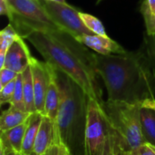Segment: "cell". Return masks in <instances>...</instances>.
Returning <instances> with one entry per match:
<instances>
[{"label": "cell", "mask_w": 155, "mask_h": 155, "mask_svg": "<svg viewBox=\"0 0 155 155\" xmlns=\"http://www.w3.org/2000/svg\"><path fill=\"white\" fill-rule=\"evenodd\" d=\"M18 74L13 70L8 68H2L0 69V89L7 84L8 83L16 79Z\"/></svg>", "instance_id": "obj_24"}, {"label": "cell", "mask_w": 155, "mask_h": 155, "mask_svg": "<svg viewBox=\"0 0 155 155\" xmlns=\"http://www.w3.org/2000/svg\"><path fill=\"white\" fill-rule=\"evenodd\" d=\"M33 57L24 38L19 36L10 45L5 54L4 68H8L17 74H22L31 64Z\"/></svg>", "instance_id": "obj_9"}, {"label": "cell", "mask_w": 155, "mask_h": 155, "mask_svg": "<svg viewBox=\"0 0 155 155\" xmlns=\"http://www.w3.org/2000/svg\"><path fill=\"white\" fill-rule=\"evenodd\" d=\"M68 155H70V154H68Z\"/></svg>", "instance_id": "obj_35"}, {"label": "cell", "mask_w": 155, "mask_h": 155, "mask_svg": "<svg viewBox=\"0 0 155 155\" xmlns=\"http://www.w3.org/2000/svg\"><path fill=\"white\" fill-rule=\"evenodd\" d=\"M43 117L44 115L38 112H35L30 114L27 120V126L25 129L21 153H29V154L34 153V144H35V141Z\"/></svg>", "instance_id": "obj_13"}, {"label": "cell", "mask_w": 155, "mask_h": 155, "mask_svg": "<svg viewBox=\"0 0 155 155\" xmlns=\"http://www.w3.org/2000/svg\"><path fill=\"white\" fill-rule=\"evenodd\" d=\"M55 69L61 103L56 118L60 142L72 153L80 147L84 152V133L89 97L73 79Z\"/></svg>", "instance_id": "obj_3"}, {"label": "cell", "mask_w": 155, "mask_h": 155, "mask_svg": "<svg viewBox=\"0 0 155 155\" xmlns=\"http://www.w3.org/2000/svg\"><path fill=\"white\" fill-rule=\"evenodd\" d=\"M138 155H155V146L149 143H143L138 149H137Z\"/></svg>", "instance_id": "obj_27"}, {"label": "cell", "mask_w": 155, "mask_h": 155, "mask_svg": "<svg viewBox=\"0 0 155 155\" xmlns=\"http://www.w3.org/2000/svg\"><path fill=\"white\" fill-rule=\"evenodd\" d=\"M144 44L143 45L145 46L148 54L151 58V61L153 63V65L155 70V36H148L144 38Z\"/></svg>", "instance_id": "obj_25"}, {"label": "cell", "mask_w": 155, "mask_h": 155, "mask_svg": "<svg viewBox=\"0 0 155 155\" xmlns=\"http://www.w3.org/2000/svg\"><path fill=\"white\" fill-rule=\"evenodd\" d=\"M0 155H17V153L12 148L5 146L0 143Z\"/></svg>", "instance_id": "obj_29"}, {"label": "cell", "mask_w": 155, "mask_h": 155, "mask_svg": "<svg viewBox=\"0 0 155 155\" xmlns=\"http://www.w3.org/2000/svg\"><path fill=\"white\" fill-rule=\"evenodd\" d=\"M0 15H6L9 18L12 15L11 5H9L7 0H0Z\"/></svg>", "instance_id": "obj_28"}, {"label": "cell", "mask_w": 155, "mask_h": 155, "mask_svg": "<svg viewBox=\"0 0 155 155\" xmlns=\"http://www.w3.org/2000/svg\"><path fill=\"white\" fill-rule=\"evenodd\" d=\"M142 132L145 143L155 146V111L148 107H141Z\"/></svg>", "instance_id": "obj_16"}, {"label": "cell", "mask_w": 155, "mask_h": 155, "mask_svg": "<svg viewBox=\"0 0 155 155\" xmlns=\"http://www.w3.org/2000/svg\"><path fill=\"white\" fill-rule=\"evenodd\" d=\"M75 39L100 54H125L128 53V51H126L119 43L110 38L108 35L104 36L94 34H87L79 35Z\"/></svg>", "instance_id": "obj_11"}, {"label": "cell", "mask_w": 155, "mask_h": 155, "mask_svg": "<svg viewBox=\"0 0 155 155\" xmlns=\"http://www.w3.org/2000/svg\"><path fill=\"white\" fill-rule=\"evenodd\" d=\"M140 12L143 17L147 35L155 36V0H143Z\"/></svg>", "instance_id": "obj_18"}, {"label": "cell", "mask_w": 155, "mask_h": 155, "mask_svg": "<svg viewBox=\"0 0 155 155\" xmlns=\"http://www.w3.org/2000/svg\"><path fill=\"white\" fill-rule=\"evenodd\" d=\"M141 106H143V107H148V108L153 109L155 111V98H151V99L145 100L141 104Z\"/></svg>", "instance_id": "obj_30"}, {"label": "cell", "mask_w": 155, "mask_h": 155, "mask_svg": "<svg viewBox=\"0 0 155 155\" xmlns=\"http://www.w3.org/2000/svg\"><path fill=\"white\" fill-rule=\"evenodd\" d=\"M30 113L21 111L15 107L10 106L7 110L2 113L0 118V130L1 133L5 132L9 129L16 127L24 123H25L29 116Z\"/></svg>", "instance_id": "obj_15"}, {"label": "cell", "mask_w": 155, "mask_h": 155, "mask_svg": "<svg viewBox=\"0 0 155 155\" xmlns=\"http://www.w3.org/2000/svg\"><path fill=\"white\" fill-rule=\"evenodd\" d=\"M20 155H36L35 153H32V154H29V153H19Z\"/></svg>", "instance_id": "obj_33"}, {"label": "cell", "mask_w": 155, "mask_h": 155, "mask_svg": "<svg viewBox=\"0 0 155 155\" xmlns=\"http://www.w3.org/2000/svg\"><path fill=\"white\" fill-rule=\"evenodd\" d=\"M22 74H23V89H24L25 110L27 113L33 114L36 112V108L35 104V91H34L33 74H32L31 66L29 65L22 73Z\"/></svg>", "instance_id": "obj_17"}, {"label": "cell", "mask_w": 155, "mask_h": 155, "mask_svg": "<svg viewBox=\"0 0 155 155\" xmlns=\"http://www.w3.org/2000/svg\"><path fill=\"white\" fill-rule=\"evenodd\" d=\"M70 154V152L66 146H64L63 143H57L50 147L44 155H68Z\"/></svg>", "instance_id": "obj_26"}, {"label": "cell", "mask_w": 155, "mask_h": 155, "mask_svg": "<svg viewBox=\"0 0 155 155\" xmlns=\"http://www.w3.org/2000/svg\"><path fill=\"white\" fill-rule=\"evenodd\" d=\"M36 112L45 114V97L49 86L52 66L47 62H42L33 57L31 62Z\"/></svg>", "instance_id": "obj_8"}, {"label": "cell", "mask_w": 155, "mask_h": 155, "mask_svg": "<svg viewBox=\"0 0 155 155\" xmlns=\"http://www.w3.org/2000/svg\"><path fill=\"white\" fill-rule=\"evenodd\" d=\"M44 7L53 20L66 33L76 38L82 35L93 34L83 23L77 8L67 3L42 1Z\"/></svg>", "instance_id": "obj_7"}, {"label": "cell", "mask_w": 155, "mask_h": 155, "mask_svg": "<svg viewBox=\"0 0 155 155\" xmlns=\"http://www.w3.org/2000/svg\"><path fill=\"white\" fill-rule=\"evenodd\" d=\"M26 126L27 121L16 127L1 133L0 143L5 146L12 148L16 153H21Z\"/></svg>", "instance_id": "obj_14"}, {"label": "cell", "mask_w": 155, "mask_h": 155, "mask_svg": "<svg viewBox=\"0 0 155 155\" xmlns=\"http://www.w3.org/2000/svg\"><path fill=\"white\" fill-rule=\"evenodd\" d=\"M60 103H61L60 88H59V84H58L57 78H56L55 69L54 68V66H52L51 79H50V83H49V86H48L46 97H45V116H47V117L56 121L59 108H60Z\"/></svg>", "instance_id": "obj_12"}, {"label": "cell", "mask_w": 155, "mask_h": 155, "mask_svg": "<svg viewBox=\"0 0 155 155\" xmlns=\"http://www.w3.org/2000/svg\"><path fill=\"white\" fill-rule=\"evenodd\" d=\"M103 155H119V144L117 138L110 129V134Z\"/></svg>", "instance_id": "obj_23"}, {"label": "cell", "mask_w": 155, "mask_h": 155, "mask_svg": "<svg viewBox=\"0 0 155 155\" xmlns=\"http://www.w3.org/2000/svg\"><path fill=\"white\" fill-rule=\"evenodd\" d=\"M26 39L45 62L73 79L89 98L103 102L97 82L94 54L64 31L33 32Z\"/></svg>", "instance_id": "obj_2"}, {"label": "cell", "mask_w": 155, "mask_h": 155, "mask_svg": "<svg viewBox=\"0 0 155 155\" xmlns=\"http://www.w3.org/2000/svg\"><path fill=\"white\" fill-rule=\"evenodd\" d=\"M94 64L108 93V100L142 104L154 98L155 70L144 45L125 54H94Z\"/></svg>", "instance_id": "obj_1"}, {"label": "cell", "mask_w": 155, "mask_h": 155, "mask_svg": "<svg viewBox=\"0 0 155 155\" xmlns=\"http://www.w3.org/2000/svg\"><path fill=\"white\" fill-rule=\"evenodd\" d=\"M40 1H51V2H59V3H66L65 0H40Z\"/></svg>", "instance_id": "obj_32"}, {"label": "cell", "mask_w": 155, "mask_h": 155, "mask_svg": "<svg viewBox=\"0 0 155 155\" xmlns=\"http://www.w3.org/2000/svg\"><path fill=\"white\" fill-rule=\"evenodd\" d=\"M20 35L15 30V28L9 24L0 32V54H6L10 45L19 37Z\"/></svg>", "instance_id": "obj_20"}, {"label": "cell", "mask_w": 155, "mask_h": 155, "mask_svg": "<svg viewBox=\"0 0 155 155\" xmlns=\"http://www.w3.org/2000/svg\"><path fill=\"white\" fill-rule=\"evenodd\" d=\"M15 87V80L8 83L7 84H5V86H3L0 89V103H1V104H7V103L10 104L13 94H14Z\"/></svg>", "instance_id": "obj_22"}, {"label": "cell", "mask_w": 155, "mask_h": 155, "mask_svg": "<svg viewBox=\"0 0 155 155\" xmlns=\"http://www.w3.org/2000/svg\"><path fill=\"white\" fill-rule=\"evenodd\" d=\"M79 16H80L81 20L83 21L84 25L93 34L107 36V34H106L105 27H104V24L96 16H94V15H93L91 14H88V13L82 12V11L79 12Z\"/></svg>", "instance_id": "obj_19"}, {"label": "cell", "mask_w": 155, "mask_h": 155, "mask_svg": "<svg viewBox=\"0 0 155 155\" xmlns=\"http://www.w3.org/2000/svg\"><path fill=\"white\" fill-rule=\"evenodd\" d=\"M110 134L100 103L89 98L84 133V155H103Z\"/></svg>", "instance_id": "obj_6"}, {"label": "cell", "mask_w": 155, "mask_h": 155, "mask_svg": "<svg viewBox=\"0 0 155 155\" xmlns=\"http://www.w3.org/2000/svg\"><path fill=\"white\" fill-rule=\"evenodd\" d=\"M105 121L117 138L120 147L137 150L145 143L142 132L141 104H132L120 101L100 103Z\"/></svg>", "instance_id": "obj_4"}, {"label": "cell", "mask_w": 155, "mask_h": 155, "mask_svg": "<svg viewBox=\"0 0 155 155\" xmlns=\"http://www.w3.org/2000/svg\"><path fill=\"white\" fill-rule=\"evenodd\" d=\"M9 104L12 107H15L21 111L26 112L25 104V96H24V89H23V74H18V75L15 79V87L12 100Z\"/></svg>", "instance_id": "obj_21"}, {"label": "cell", "mask_w": 155, "mask_h": 155, "mask_svg": "<svg viewBox=\"0 0 155 155\" xmlns=\"http://www.w3.org/2000/svg\"><path fill=\"white\" fill-rule=\"evenodd\" d=\"M119 155H138L137 150H126L119 145Z\"/></svg>", "instance_id": "obj_31"}, {"label": "cell", "mask_w": 155, "mask_h": 155, "mask_svg": "<svg viewBox=\"0 0 155 155\" xmlns=\"http://www.w3.org/2000/svg\"><path fill=\"white\" fill-rule=\"evenodd\" d=\"M57 143L61 142L56 121L44 115L35 141L34 153L44 155L50 147Z\"/></svg>", "instance_id": "obj_10"}, {"label": "cell", "mask_w": 155, "mask_h": 155, "mask_svg": "<svg viewBox=\"0 0 155 155\" xmlns=\"http://www.w3.org/2000/svg\"><path fill=\"white\" fill-rule=\"evenodd\" d=\"M12 15L9 24L17 34L26 38L33 32L64 31L49 15L40 0H7Z\"/></svg>", "instance_id": "obj_5"}, {"label": "cell", "mask_w": 155, "mask_h": 155, "mask_svg": "<svg viewBox=\"0 0 155 155\" xmlns=\"http://www.w3.org/2000/svg\"><path fill=\"white\" fill-rule=\"evenodd\" d=\"M17 155H20V154H19V153H17Z\"/></svg>", "instance_id": "obj_34"}]
</instances>
